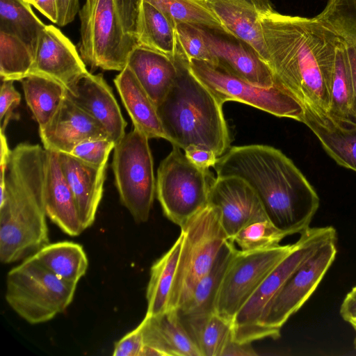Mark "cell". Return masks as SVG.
<instances>
[{"label":"cell","instance_id":"1","mask_svg":"<svg viewBox=\"0 0 356 356\" xmlns=\"http://www.w3.org/2000/svg\"><path fill=\"white\" fill-rule=\"evenodd\" d=\"M261 24L275 83L305 108L327 115L337 38L315 17L275 9L261 18Z\"/></svg>","mask_w":356,"mask_h":356},{"label":"cell","instance_id":"2","mask_svg":"<svg viewBox=\"0 0 356 356\" xmlns=\"http://www.w3.org/2000/svg\"><path fill=\"white\" fill-rule=\"evenodd\" d=\"M213 168L217 177L244 179L257 194L268 220L288 236L309 227L319 197L280 149L266 145L233 146L218 158Z\"/></svg>","mask_w":356,"mask_h":356},{"label":"cell","instance_id":"3","mask_svg":"<svg viewBox=\"0 0 356 356\" xmlns=\"http://www.w3.org/2000/svg\"><path fill=\"white\" fill-rule=\"evenodd\" d=\"M45 149L21 143L1 171L0 261L32 256L49 243L44 195Z\"/></svg>","mask_w":356,"mask_h":356},{"label":"cell","instance_id":"4","mask_svg":"<svg viewBox=\"0 0 356 356\" xmlns=\"http://www.w3.org/2000/svg\"><path fill=\"white\" fill-rule=\"evenodd\" d=\"M174 61L177 77L156 106L166 140L183 150L200 146L220 157L230 148L231 142L222 105L192 74L178 41Z\"/></svg>","mask_w":356,"mask_h":356},{"label":"cell","instance_id":"5","mask_svg":"<svg viewBox=\"0 0 356 356\" xmlns=\"http://www.w3.org/2000/svg\"><path fill=\"white\" fill-rule=\"evenodd\" d=\"M140 0H86L79 11V54L91 70L122 71L139 46Z\"/></svg>","mask_w":356,"mask_h":356},{"label":"cell","instance_id":"6","mask_svg":"<svg viewBox=\"0 0 356 356\" xmlns=\"http://www.w3.org/2000/svg\"><path fill=\"white\" fill-rule=\"evenodd\" d=\"M76 284L63 280L33 255L7 274L5 298L22 318L35 325L51 321L74 299Z\"/></svg>","mask_w":356,"mask_h":356},{"label":"cell","instance_id":"7","mask_svg":"<svg viewBox=\"0 0 356 356\" xmlns=\"http://www.w3.org/2000/svg\"><path fill=\"white\" fill-rule=\"evenodd\" d=\"M183 241L168 310L177 309L211 269L229 239L219 209L209 203L181 227Z\"/></svg>","mask_w":356,"mask_h":356},{"label":"cell","instance_id":"8","mask_svg":"<svg viewBox=\"0 0 356 356\" xmlns=\"http://www.w3.org/2000/svg\"><path fill=\"white\" fill-rule=\"evenodd\" d=\"M172 147L158 168L156 193L164 215L181 227L209 204L216 178L209 170L192 163L181 148Z\"/></svg>","mask_w":356,"mask_h":356},{"label":"cell","instance_id":"9","mask_svg":"<svg viewBox=\"0 0 356 356\" xmlns=\"http://www.w3.org/2000/svg\"><path fill=\"white\" fill-rule=\"evenodd\" d=\"M149 139L134 127L113 149L112 168L120 200L137 223L149 219L156 193Z\"/></svg>","mask_w":356,"mask_h":356},{"label":"cell","instance_id":"10","mask_svg":"<svg viewBox=\"0 0 356 356\" xmlns=\"http://www.w3.org/2000/svg\"><path fill=\"white\" fill-rule=\"evenodd\" d=\"M337 238L331 226L309 227L300 234L294 248L264 280L234 316L233 340L252 343L259 340L261 320L276 294L292 273L319 247Z\"/></svg>","mask_w":356,"mask_h":356},{"label":"cell","instance_id":"11","mask_svg":"<svg viewBox=\"0 0 356 356\" xmlns=\"http://www.w3.org/2000/svg\"><path fill=\"white\" fill-rule=\"evenodd\" d=\"M188 66L192 74L221 105L228 101H236L277 117L302 122V104L277 84L270 88L257 86L202 60H190Z\"/></svg>","mask_w":356,"mask_h":356},{"label":"cell","instance_id":"12","mask_svg":"<svg viewBox=\"0 0 356 356\" xmlns=\"http://www.w3.org/2000/svg\"><path fill=\"white\" fill-rule=\"evenodd\" d=\"M337 251L336 238L323 244L292 273L263 316L259 340L280 337L282 326L318 287L333 263Z\"/></svg>","mask_w":356,"mask_h":356},{"label":"cell","instance_id":"13","mask_svg":"<svg viewBox=\"0 0 356 356\" xmlns=\"http://www.w3.org/2000/svg\"><path fill=\"white\" fill-rule=\"evenodd\" d=\"M295 243L252 252L236 250L222 280L216 313L232 321L264 280L294 248Z\"/></svg>","mask_w":356,"mask_h":356},{"label":"cell","instance_id":"14","mask_svg":"<svg viewBox=\"0 0 356 356\" xmlns=\"http://www.w3.org/2000/svg\"><path fill=\"white\" fill-rule=\"evenodd\" d=\"M198 26L217 61L216 66L257 86L276 84L268 65L250 44L225 29Z\"/></svg>","mask_w":356,"mask_h":356},{"label":"cell","instance_id":"15","mask_svg":"<svg viewBox=\"0 0 356 356\" xmlns=\"http://www.w3.org/2000/svg\"><path fill=\"white\" fill-rule=\"evenodd\" d=\"M209 203L219 209L229 240L243 227L268 220L254 190L236 176L216 177L210 188Z\"/></svg>","mask_w":356,"mask_h":356},{"label":"cell","instance_id":"16","mask_svg":"<svg viewBox=\"0 0 356 356\" xmlns=\"http://www.w3.org/2000/svg\"><path fill=\"white\" fill-rule=\"evenodd\" d=\"M88 72L86 63L70 39L54 25H46L39 38L29 74L47 76L67 89Z\"/></svg>","mask_w":356,"mask_h":356},{"label":"cell","instance_id":"17","mask_svg":"<svg viewBox=\"0 0 356 356\" xmlns=\"http://www.w3.org/2000/svg\"><path fill=\"white\" fill-rule=\"evenodd\" d=\"M66 97L101 123L115 144L126 134L127 122L102 74L88 72L66 89Z\"/></svg>","mask_w":356,"mask_h":356},{"label":"cell","instance_id":"18","mask_svg":"<svg viewBox=\"0 0 356 356\" xmlns=\"http://www.w3.org/2000/svg\"><path fill=\"white\" fill-rule=\"evenodd\" d=\"M39 132L45 149L67 154L85 140L110 139L101 123L67 97L50 122Z\"/></svg>","mask_w":356,"mask_h":356},{"label":"cell","instance_id":"19","mask_svg":"<svg viewBox=\"0 0 356 356\" xmlns=\"http://www.w3.org/2000/svg\"><path fill=\"white\" fill-rule=\"evenodd\" d=\"M229 33L250 44L266 63L261 18L274 10L270 0H206Z\"/></svg>","mask_w":356,"mask_h":356},{"label":"cell","instance_id":"20","mask_svg":"<svg viewBox=\"0 0 356 356\" xmlns=\"http://www.w3.org/2000/svg\"><path fill=\"white\" fill-rule=\"evenodd\" d=\"M44 195L47 217L65 234L83 230L73 192L62 171L59 153L45 149Z\"/></svg>","mask_w":356,"mask_h":356},{"label":"cell","instance_id":"21","mask_svg":"<svg viewBox=\"0 0 356 356\" xmlns=\"http://www.w3.org/2000/svg\"><path fill=\"white\" fill-rule=\"evenodd\" d=\"M58 153L62 171L73 192L85 230L95 222L103 195L107 164L96 166L70 154Z\"/></svg>","mask_w":356,"mask_h":356},{"label":"cell","instance_id":"22","mask_svg":"<svg viewBox=\"0 0 356 356\" xmlns=\"http://www.w3.org/2000/svg\"><path fill=\"white\" fill-rule=\"evenodd\" d=\"M138 326L144 344L156 349L161 356H202L176 309L145 315Z\"/></svg>","mask_w":356,"mask_h":356},{"label":"cell","instance_id":"23","mask_svg":"<svg viewBox=\"0 0 356 356\" xmlns=\"http://www.w3.org/2000/svg\"><path fill=\"white\" fill-rule=\"evenodd\" d=\"M236 251L234 243L228 239L220 248L209 271L200 280L187 299L176 309L185 327L216 313L218 291Z\"/></svg>","mask_w":356,"mask_h":356},{"label":"cell","instance_id":"24","mask_svg":"<svg viewBox=\"0 0 356 356\" xmlns=\"http://www.w3.org/2000/svg\"><path fill=\"white\" fill-rule=\"evenodd\" d=\"M127 66L156 106L164 99L177 75L174 59L143 46L131 52Z\"/></svg>","mask_w":356,"mask_h":356},{"label":"cell","instance_id":"25","mask_svg":"<svg viewBox=\"0 0 356 356\" xmlns=\"http://www.w3.org/2000/svg\"><path fill=\"white\" fill-rule=\"evenodd\" d=\"M113 81L134 127L149 139L166 140L156 106L131 70L127 65L115 76Z\"/></svg>","mask_w":356,"mask_h":356},{"label":"cell","instance_id":"26","mask_svg":"<svg viewBox=\"0 0 356 356\" xmlns=\"http://www.w3.org/2000/svg\"><path fill=\"white\" fill-rule=\"evenodd\" d=\"M302 123L312 131L337 164L356 172V124L341 125L327 115L308 108H305Z\"/></svg>","mask_w":356,"mask_h":356},{"label":"cell","instance_id":"27","mask_svg":"<svg viewBox=\"0 0 356 356\" xmlns=\"http://www.w3.org/2000/svg\"><path fill=\"white\" fill-rule=\"evenodd\" d=\"M315 17L343 44L356 98V0H327Z\"/></svg>","mask_w":356,"mask_h":356},{"label":"cell","instance_id":"28","mask_svg":"<svg viewBox=\"0 0 356 356\" xmlns=\"http://www.w3.org/2000/svg\"><path fill=\"white\" fill-rule=\"evenodd\" d=\"M137 35L139 46L174 59L177 48L175 23L145 0L140 2Z\"/></svg>","mask_w":356,"mask_h":356},{"label":"cell","instance_id":"29","mask_svg":"<svg viewBox=\"0 0 356 356\" xmlns=\"http://www.w3.org/2000/svg\"><path fill=\"white\" fill-rule=\"evenodd\" d=\"M327 115L341 125L356 124V98L353 83L343 46L338 38Z\"/></svg>","mask_w":356,"mask_h":356},{"label":"cell","instance_id":"30","mask_svg":"<svg viewBox=\"0 0 356 356\" xmlns=\"http://www.w3.org/2000/svg\"><path fill=\"white\" fill-rule=\"evenodd\" d=\"M33 256L57 277L74 284L85 275L88 267L83 247L72 241L48 243Z\"/></svg>","mask_w":356,"mask_h":356},{"label":"cell","instance_id":"31","mask_svg":"<svg viewBox=\"0 0 356 356\" xmlns=\"http://www.w3.org/2000/svg\"><path fill=\"white\" fill-rule=\"evenodd\" d=\"M182 241L183 235L180 233L172 246L150 268L146 291V316L157 315L168 310Z\"/></svg>","mask_w":356,"mask_h":356},{"label":"cell","instance_id":"32","mask_svg":"<svg viewBox=\"0 0 356 356\" xmlns=\"http://www.w3.org/2000/svg\"><path fill=\"white\" fill-rule=\"evenodd\" d=\"M25 99L39 125L44 128L66 97V88L47 76L31 74L21 81Z\"/></svg>","mask_w":356,"mask_h":356},{"label":"cell","instance_id":"33","mask_svg":"<svg viewBox=\"0 0 356 356\" xmlns=\"http://www.w3.org/2000/svg\"><path fill=\"white\" fill-rule=\"evenodd\" d=\"M24 0H0V31L21 40L35 55L39 38L45 24Z\"/></svg>","mask_w":356,"mask_h":356},{"label":"cell","instance_id":"34","mask_svg":"<svg viewBox=\"0 0 356 356\" xmlns=\"http://www.w3.org/2000/svg\"><path fill=\"white\" fill-rule=\"evenodd\" d=\"M202 356H221L233 339L232 321L214 313L186 327Z\"/></svg>","mask_w":356,"mask_h":356},{"label":"cell","instance_id":"35","mask_svg":"<svg viewBox=\"0 0 356 356\" xmlns=\"http://www.w3.org/2000/svg\"><path fill=\"white\" fill-rule=\"evenodd\" d=\"M34 56L16 36L0 31V75L2 81H21L29 75Z\"/></svg>","mask_w":356,"mask_h":356},{"label":"cell","instance_id":"36","mask_svg":"<svg viewBox=\"0 0 356 356\" xmlns=\"http://www.w3.org/2000/svg\"><path fill=\"white\" fill-rule=\"evenodd\" d=\"M145 1L152 4L175 24L186 22L200 26L225 29L206 0Z\"/></svg>","mask_w":356,"mask_h":356},{"label":"cell","instance_id":"37","mask_svg":"<svg viewBox=\"0 0 356 356\" xmlns=\"http://www.w3.org/2000/svg\"><path fill=\"white\" fill-rule=\"evenodd\" d=\"M287 236L270 220H264L243 227L229 240L236 243L241 250L252 252L279 245Z\"/></svg>","mask_w":356,"mask_h":356},{"label":"cell","instance_id":"38","mask_svg":"<svg viewBox=\"0 0 356 356\" xmlns=\"http://www.w3.org/2000/svg\"><path fill=\"white\" fill-rule=\"evenodd\" d=\"M177 41L188 60L195 59L217 65L198 26L186 22L175 24Z\"/></svg>","mask_w":356,"mask_h":356},{"label":"cell","instance_id":"39","mask_svg":"<svg viewBox=\"0 0 356 356\" xmlns=\"http://www.w3.org/2000/svg\"><path fill=\"white\" fill-rule=\"evenodd\" d=\"M115 145L109 138L87 140L76 145L70 154L90 164L102 166L107 164Z\"/></svg>","mask_w":356,"mask_h":356},{"label":"cell","instance_id":"40","mask_svg":"<svg viewBox=\"0 0 356 356\" xmlns=\"http://www.w3.org/2000/svg\"><path fill=\"white\" fill-rule=\"evenodd\" d=\"M14 81H2L0 92L1 133H4L10 120L17 118L14 110L19 106L21 95L15 89Z\"/></svg>","mask_w":356,"mask_h":356},{"label":"cell","instance_id":"41","mask_svg":"<svg viewBox=\"0 0 356 356\" xmlns=\"http://www.w3.org/2000/svg\"><path fill=\"white\" fill-rule=\"evenodd\" d=\"M144 346L143 334L138 325L115 343L113 355L141 356Z\"/></svg>","mask_w":356,"mask_h":356},{"label":"cell","instance_id":"42","mask_svg":"<svg viewBox=\"0 0 356 356\" xmlns=\"http://www.w3.org/2000/svg\"><path fill=\"white\" fill-rule=\"evenodd\" d=\"M184 151L192 163L204 170L213 167L218 158L212 150L200 146L191 145Z\"/></svg>","mask_w":356,"mask_h":356},{"label":"cell","instance_id":"43","mask_svg":"<svg viewBox=\"0 0 356 356\" xmlns=\"http://www.w3.org/2000/svg\"><path fill=\"white\" fill-rule=\"evenodd\" d=\"M58 16L56 24L65 26L71 23L79 11V0H58Z\"/></svg>","mask_w":356,"mask_h":356},{"label":"cell","instance_id":"44","mask_svg":"<svg viewBox=\"0 0 356 356\" xmlns=\"http://www.w3.org/2000/svg\"><path fill=\"white\" fill-rule=\"evenodd\" d=\"M343 319L349 323L356 321V286L345 297L340 308Z\"/></svg>","mask_w":356,"mask_h":356},{"label":"cell","instance_id":"45","mask_svg":"<svg viewBox=\"0 0 356 356\" xmlns=\"http://www.w3.org/2000/svg\"><path fill=\"white\" fill-rule=\"evenodd\" d=\"M252 343H241L232 339L225 348L221 356H255L257 353Z\"/></svg>","mask_w":356,"mask_h":356},{"label":"cell","instance_id":"46","mask_svg":"<svg viewBox=\"0 0 356 356\" xmlns=\"http://www.w3.org/2000/svg\"><path fill=\"white\" fill-rule=\"evenodd\" d=\"M33 6L54 23H57L58 0H37Z\"/></svg>","mask_w":356,"mask_h":356},{"label":"cell","instance_id":"47","mask_svg":"<svg viewBox=\"0 0 356 356\" xmlns=\"http://www.w3.org/2000/svg\"><path fill=\"white\" fill-rule=\"evenodd\" d=\"M26 2L30 3L31 6H33L37 0H24Z\"/></svg>","mask_w":356,"mask_h":356},{"label":"cell","instance_id":"48","mask_svg":"<svg viewBox=\"0 0 356 356\" xmlns=\"http://www.w3.org/2000/svg\"><path fill=\"white\" fill-rule=\"evenodd\" d=\"M350 324L354 327V329H356V321L351 322Z\"/></svg>","mask_w":356,"mask_h":356},{"label":"cell","instance_id":"49","mask_svg":"<svg viewBox=\"0 0 356 356\" xmlns=\"http://www.w3.org/2000/svg\"><path fill=\"white\" fill-rule=\"evenodd\" d=\"M355 331H356V329H355ZM354 346H355V348H356V335H355V339H354Z\"/></svg>","mask_w":356,"mask_h":356}]
</instances>
